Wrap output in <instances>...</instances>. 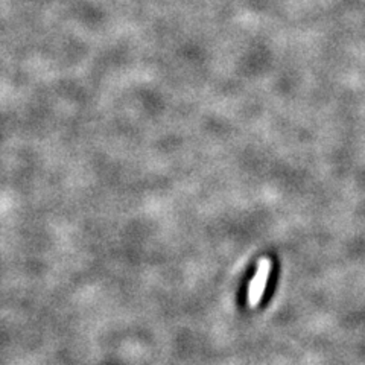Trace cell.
<instances>
[{
    "instance_id": "1",
    "label": "cell",
    "mask_w": 365,
    "mask_h": 365,
    "mask_svg": "<svg viewBox=\"0 0 365 365\" xmlns=\"http://www.w3.org/2000/svg\"><path fill=\"white\" fill-rule=\"evenodd\" d=\"M271 268H272V264L268 257H262L259 260L255 276L250 280V284H248L247 302L250 307H256L260 303L262 297H264L269 274H271Z\"/></svg>"
}]
</instances>
